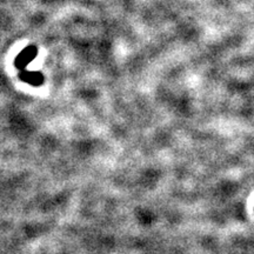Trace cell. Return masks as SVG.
Returning a JSON list of instances; mask_svg holds the SVG:
<instances>
[{
    "instance_id": "1",
    "label": "cell",
    "mask_w": 254,
    "mask_h": 254,
    "mask_svg": "<svg viewBox=\"0 0 254 254\" xmlns=\"http://www.w3.org/2000/svg\"><path fill=\"white\" fill-rule=\"evenodd\" d=\"M38 51L34 46L26 47L24 51H21V53L17 57L15 60V66L19 68H25L30 64L32 60L37 57Z\"/></svg>"
},
{
    "instance_id": "2",
    "label": "cell",
    "mask_w": 254,
    "mask_h": 254,
    "mask_svg": "<svg viewBox=\"0 0 254 254\" xmlns=\"http://www.w3.org/2000/svg\"><path fill=\"white\" fill-rule=\"evenodd\" d=\"M21 80L33 86H40L44 81V77L41 73L38 72H23L20 75Z\"/></svg>"
}]
</instances>
